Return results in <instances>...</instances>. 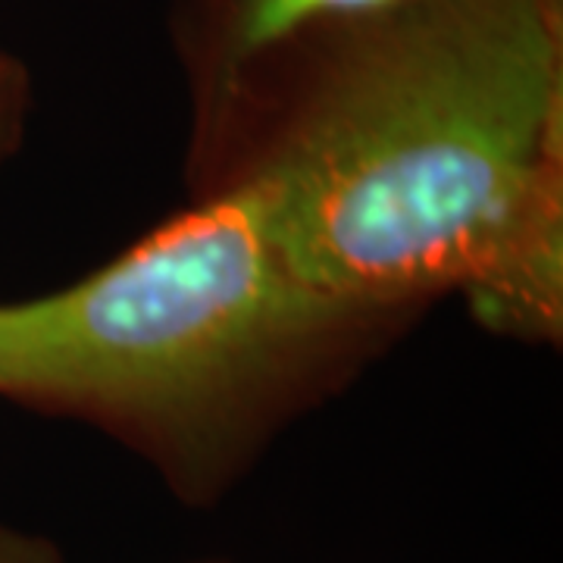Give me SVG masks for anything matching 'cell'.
Listing matches in <instances>:
<instances>
[{"instance_id": "6", "label": "cell", "mask_w": 563, "mask_h": 563, "mask_svg": "<svg viewBox=\"0 0 563 563\" xmlns=\"http://www.w3.org/2000/svg\"><path fill=\"white\" fill-rule=\"evenodd\" d=\"M203 563H222V561H203Z\"/></svg>"}, {"instance_id": "2", "label": "cell", "mask_w": 563, "mask_h": 563, "mask_svg": "<svg viewBox=\"0 0 563 563\" xmlns=\"http://www.w3.org/2000/svg\"><path fill=\"white\" fill-rule=\"evenodd\" d=\"M422 317L303 279L254 203L217 191L73 285L0 303V398L98 429L213 507Z\"/></svg>"}, {"instance_id": "4", "label": "cell", "mask_w": 563, "mask_h": 563, "mask_svg": "<svg viewBox=\"0 0 563 563\" xmlns=\"http://www.w3.org/2000/svg\"><path fill=\"white\" fill-rule=\"evenodd\" d=\"M32 110V79L25 63L0 51V163L16 154Z\"/></svg>"}, {"instance_id": "1", "label": "cell", "mask_w": 563, "mask_h": 563, "mask_svg": "<svg viewBox=\"0 0 563 563\" xmlns=\"http://www.w3.org/2000/svg\"><path fill=\"white\" fill-rule=\"evenodd\" d=\"M188 195L235 191L303 279L501 339L563 335V0H404L263 51L191 107Z\"/></svg>"}, {"instance_id": "3", "label": "cell", "mask_w": 563, "mask_h": 563, "mask_svg": "<svg viewBox=\"0 0 563 563\" xmlns=\"http://www.w3.org/2000/svg\"><path fill=\"white\" fill-rule=\"evenodd\" d=\"M391 3L404 0H169V44L198 107L279 41Z\"/></svg>"}, {"instance_id": "5", "label": "cell", "mask_w": 563, "mask_h": 563, "mask_svg": "<svg viewBox=\"0 0 563 563\" xmlns=\"http://www.w3.org/2000/svg\"><path fill=\"white\" fill-rule=\"evenodd\" d=\"M0 563H63V554L44 536L0 523Z\"/></svg>"}]
</instances>
